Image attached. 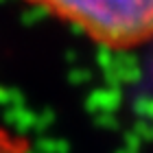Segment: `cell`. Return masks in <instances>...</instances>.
I'll use <instances>...</instances> for the list:
<instances>
[{"label": "cell", "mask_w": 153, "mask_h": 153, "mask_svg": "<svg viewBox=\"0 0 153 153\" xmlns=\"http://www.w3.org/2000/svg\"><path fill=\"white\" fill-rule=\"evenodd\" d=\"M90 42L129 51L153 39V0H24Z\"/></svg>", "instance_id": "cell-1"}, {"label": "cell", "mask_w": 153, "mask_h": 153, "mask_svg": "<svg viewBox=\"0 0 153 153\" xmlns=\"http://www.w3.org/2000/svg\"><path fill=\"white\" fill-rule=\"evenodd\" d=\"M0 153H31V147L24 138L0 127Z\"/></svg>", "instance_id": "cell-2"}]
</instances>
